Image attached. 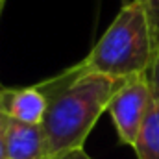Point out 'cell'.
I'll return each mask as SVG.
<instances>
[{
    "instance_id": "6da1fadb",
    "label": "cell",
    "mask_w": 159,
    "mask_h": 159,
    "mask_svg": "<svg viewBox=\"0 0 159 159\" xmlns=\"http://www.w3.org/2000/svg\"><path fill=\"white\" fill-rule=\"evenodd\" d=\"M126 80L87 72L83 63L69 67L54 78L37 83L48 98L43 129L50 159L83 148L94 124L109 109L115 93Z\"/></svg>"
},
{
    "instance_id": "7a4b0ae2",
    "label": "cell",
    "mask_w": 159,
    "mask_h": 159,
    "mask_svg": "<svg viewBox=\"0 0 159 159\" xmlns=\"http://www.w3.org/2000/svg\"><path fill=\"white\" fill-rule=\"evenodd\" d=\"M156 56L148 17L139 0L124 4L106 34L81 59L87 72L113 78L148 74Z\"/></svg>"
},
{
    "instance_id": "3957f363",
    "label": "cell",
    "mask_w": 159,
    "mask_h": 159,
    "mask_svg": "<svg viewBox=\"0 0 159 159\" xmlns=\"http://www.w3.org/2000/svg\"><path fill=\"white\" fill-rule=\"evenodd\" d=\"M152 100L154 96L148 74L128 78L115 93L107 111L113 119L119 141L122 144L135 146Z\"/></svg>"
},
{
    "instance_id": "277c9868",
    "label": "cell",
    "mask_w": 159,
    "mask_h": 159,
    "mask_svg": "<svg viewBox=\"0 0 159 159\" xmlns=\"http://www.w3.org/2000/svg\"><path fill=\"white\" fill-rule=\"evenodd\" d=\"M0 102L9 119L26 124H43L48 109V98L37 85L20 89L0 87Z\"/></svg>"
},
{
    "instance_id": "5b68a950",
    "label": "cell",
    "mask_w": 159,
    "mask_h": 159,
    "mask_svg": "<svg viewBox=\"0 0 159 159\" xmlns=\"http://www.w3.org/2000/svg\"><path fill=\"white\" fill-rule=\"evenodd\" d=\"M6 159H50L43 124H26L9 119Z\"/></svg>"
},
{
    "instance_id": "8992f818",
    "label": "cell",
    "mask_w": 159,
    "mask_h": 159,
    "mask_svg": "<svg viewBox=\"0 0 159 159\" xmlns=\"http://www.w3.org/2000/svg\"><path fill=\"white\" fill-rule=\"evenodd\" d=\"M133 150L137 159H159V104L156 100L148 107Z\"/></svg>"
},
{
    "instance_id": "52a82bcc",
    "label": "cell",
    "mask_w": 159,
    "mask_h": 159,
    "mask_svg": "<svg viewBox=\"0 0 159 159\" xmlns=\"http://www.w3.org/2000/svg\"><path fill=\"white\" fill-rule=\"evenodd\" d=\"M146 17H148V24L152 30V39H154V46L157 52L159 46V0H139Z\"/></svg>"
},
{
    "instance_id": "ba28073f",
    "label": "cell",
    "mask_w": 159,
    "mask_h": 159,
    "mask_svg": "<svg viewBox=\"0 0 159 159\" xmlns=\"http://www.w3.org/2000/svg\"><path fill=\"white\" fill-rule=\"evenodd\" d=\"M148 81H150V89H152V96L154 100L159 104V46L157 52L154 56V63L148 70Z\"/></svg>"
},
{
    "instance_id": "9c48e42d",
    "label": "cell",
    "mask_w": 159,
    "mask_h": 159,
    "mask_svg": "<svg viewBox=\"0 0 159 159\" xmlns=\"http://www.w3.org/2000/svg\"><path fill=\"white\" fill-rule=\"evenodd\" d=\"M7 126H9V117L2 107L0 102V159H6V135H7Z\"/></svg>"
},
{
    "instance_id": "30bf717a",
    "label": "cell",
    "mask_w": 159,
    "mask_h": 159,
    "mask_svg": "<svg viewBox=\"0 0 159 159\" xmlns=\"http://www.w3.org/2000/svg\"><path fill=\"white\" fill-rule=\"evenodd\" d=\"M59 159H93L89 154H85V150L83 148H80V150H72V152H69V154H65L63 157Z\"/></svg>"
},
{
    "instance_id": "8fae6325",
    "label": "cell",
    "mask_w": 159,
    "mask_h": 159,
    "mask_svg": "<svg viewBox=\"0 0 159 159\" xmlns=\"http://www.w3.org/2000/svg\"><path fill=\"white\" fill-rule=\"evenodd\" d=\"M2 4H4V0H0V9H2Z\"/></svg>"
}]
</instances>
